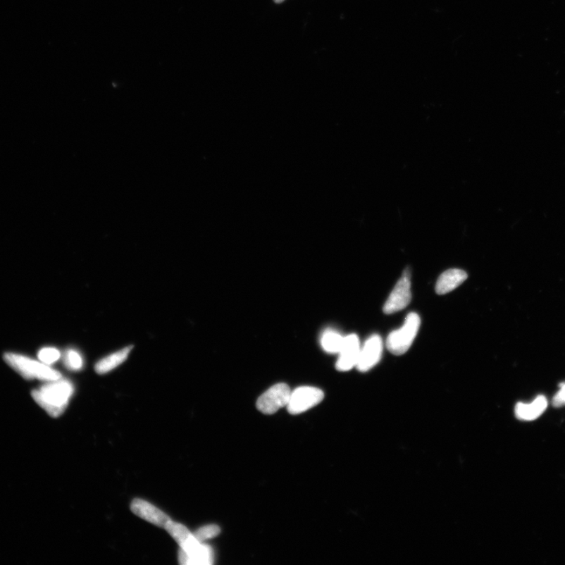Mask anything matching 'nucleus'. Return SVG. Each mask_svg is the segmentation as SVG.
<instances>
[{"label":"nucleus","instance_id":"obj_6","mask_svg":"<svg viewBox=\"0 0 565 565\" xmlns=\"http://www.w3.org/2000/svg\"><path fill=\"white\" fill-rule=\"evenodd\" d=\"M410 277L409 271H406L403 277L397 282L394 290L392 291L383 306V312L385 314L401 311L410 304L411 301Z\"/></svg>","mask_w":565,"mask_h":565},{"label":"nucleus","instance_id":"obj_8","mask_svg":"<svg viewBox=\"0 0 565 565\" xmlns=\"http://www.w3.org/2000/svg\"><path fill=\"white\" fill-rule=\"evenodd\" d=\"M361 351L359 337L356 335L344 337L336 368L340 371H347L356 366Z\"/></svg>","mask_w":565,"mask_h":565},{"label":"nucleus","instance_id":"obj_9","mask_svg":"<svg viewBox=\"0 0 565 565\" xmlns=\"http://www.w3.org/2000/svg\"><path fill=\"white\" fill-rule=\"evenodd\" d=\"M130 509L136 516L160 528H164L171 521L160 509L141 499H134Z\"/></svg>","mask_w":565,"mask_h":565},{"label":"nucleus","instance_id":"obj_14","mask_svg":"<svg viewBox=\"0 0 565 565\" xmlns=\"http://www.w3.org/2000/svg\"><path fill=\"white\" fill-rule=\"evenodd\" d=\"M167 532L172 536L180 547H183L187 544L194 535L191 533L190 530L182 523L170 521L166 527L164 528Z\"/></svg>","mask_w":565,"mask_h":565},{"label":"nucleus","instance_id":"obj_4","mask_svg":"<svg viewBox=\"0 0 565 565\" xmlns=\"http://www.w3.org/2000/svg\"><path fill=\"white\" fill-rule=\"evenodd\" d=\"M325 397L323 392L316 387H301L292 391L287 405L292 415H298L319 404Z\"/></svg>","mask_w":565,"mask_h":565},{"label":"nucleus","instance_id":"obj_2","mask_svg":"<svg viewBox=\"0 0 565 565\" xmlns=\"http://www.w3.org/2000/svg\"><path fill=\"white\" fill-rule=\"evenodd\" d=\"M4 360L26 380L37 378L39 380L51 382L58 380L61 377L58 371L47 366L44 363H39L22 355L6 354Z\"/></svg>","mask_w":565,"mask_h":565},{"label":"nucleus","instance_id":"obj_15","mask_svg":"<svg viewBox=\"0 0 565 565\" xmlns=\"http://www.w3.org/2000/svg\"><path fill=\"white\" fill-rule=\"evenodd\" d=\"M220 532H221V529L218 526L210 525L198 529L194 535L198 541L203 542L206 540L215 538L220 534Z\"/></svg>","mask_w":565,"mask_h":565},{"label":"nucleus","instance_id":"obj_3","mask_svg":"<svg viewBox=\"0 0 565 565\" xmlns=\"http://www.w3.org/2000/svg\"><path fill=\"white\" fill-rule=\"evenodd\" d=\"M421 319L416 313H411L405 319L404 325L392 332L387 340V348L397 356L404 354L408 351L418 333Z\"/></svg>","mask_w":565,"mask_h":565},{"label":"nucleus","instance_id":"obj_13","mask_svg":"<svg viewBox=\"0 0 565 565\" xmlns=\"http://www.w3.org/2000/svg\"><path fill=\"white\" fill-rule=\"evenodd\" d=\"M344 337L334 330H326L321 336V347L329 354H339Z\"/></svg>","mask_w":565,"mask_h":565},{"label":"nucleus","instance_id":"obj_17","mask_svg":"<svg viewBox=\"0 0 565 565\" xmlns=\"http://www.w3.org/2000/svg\"><path fill=\"white\" fill-rule=\"evenodd\" d=\"M39 359L46 364H51L59 360L61 356L58 349L54 348H44L38 354Z\"/></svg>","mask_w":565,"mask_h":565},{"label":"nucleus","instance_id":"obj_19","mask_svg":"<svg viewBox=\"0 0 565 565\" xmlns=\"http://www.w3.org/2000/svg\"><path fill=\"white\" fill-rule=\"evenodd\" d=\"M284 1H285V0H274V2L277 3V4H280V3H282Z\"/></svg>","mask_w":565,"mask_h":565},{"label":"nucleus","instance_id":"obj_11","mask_svg":"<svg viewBox=\"0 0 565 565\" xmlns=\"http://www.w3.org/2000/svg\"><path fill=\"white\" fill-rule=\"evenodd\" d=\"M547 408V399L545 397L539 396L533 403H519L516 406V418L525 421H533L538 418Z\"/></svg>","mask_w":565,"mask_h":565},{"label":"nucleus","instance_id":"obj_7","mask_svg":"<svg viewBox=\"0 0 565 565\" xmlns=\"http://www.w3.org/2000/svg\"><path fill=\"white\" fill-rule=\"evenodd\" d=\"M383 352V342L378 335H371L361 347L356 368L361 372H366L374 368L380 361Z\"/></svg>","mask_w":565,"mask_h":565},{"label":"nucleus","instance_id":"obj_10","mask_svg":"<svg viewBox=\"0 0 565 565\" xmlns=\"http://www.w3.org/2000/svg\"><path fill=\"white\" fill-rule=\"evenodd\" d=\"M467 273L458 268L447 271L440 275L437 281L436 292L445 294L454 290L467 279Z\"/></svg>","mask_w":565,"mask_h":565},{"label":"nucleus","instance_id":"obj_12","mask_svg":"<svg viewBox=\"0 0 565 565\" xmlns=\"http://www.w3.org/2000/svg\"><path fill=\"white\" fill-rule=\"evenodd\" d=\"M133 346H129L123 348L117 352L109 355L102 360L99 361L95 365V371L99 375L108 373L128 359L130 351L133 349Z\"/></svg>","mask_w":565,"mask_h":565},{"label":"nucleus","instance_id":"obj_5","mask_svg":"<svg viewBox=\"0 0 565 565\" xmlns=\"http://www.w3.org/2000/svg\"><path fill=\"white\" fill-rule=\"evenodd\" d=\"M291 392L287 384H275L258 399L257 409L264 414L273 415L287 405Z\"/></svg>","mask_w":565,"mask_h":565},{"label":"nucleus","instance_id":"obj_18","mask_svg":"<svg viewBox=\"0 0 565 565\" xmlns=\"http://www.w3.org/2000/svg\"><path fill=\"white\" fill-rule=\"evenodd\" d=\"M553 404L556 408L565 405V383L561 385V390L555 395Z\"/></svg>","mask_w":565,"mask_h":565},{"label":"nucleus","instance_id":"obj_1","mask_svg":"<svg viewBox=\"0 0 565 565\" xmlns=\"http://www.w3.org/2000/svg\"><path fill=\"white\" fill-rule=\"evenodd\" d=\"M73 385L67 380L51 381L32 391V397L51 417L57 418L65 411L73 394Z\"/></svg>","mask_w":565,"mask_h":565},{"label":"nucleus","instance_id":"obj_16","mask_svg":"<svg viewBox=\"0 0 565 565\" xmlns=\"http://www.w3.org/2000/svg\"><path fill=\"white\" fill-rule=\"evenodd\" d=\"M65 363L68 369L73 371L80 370L82 367V360L80 355L75 350H68L65 356Z\"/></svg>","mask_w":565,"mask_h":565}]
</instances>
